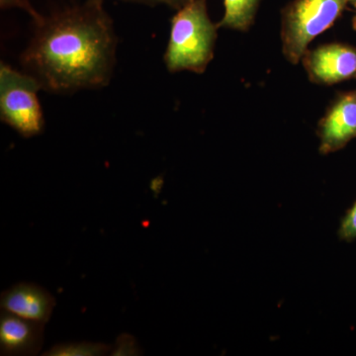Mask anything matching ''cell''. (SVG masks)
I'll return each mask as SVG.
<instances>
[{"instance_id": "1", "label": "cell", "mask_w": 356, "mask_h": 356, "mask_svg": "<svg viewBox=\"0 0 356 356\" xmlns=\"http://www.w3.org/2000/svg\"><path fill=\"white\" fill-rule=\"evenodd\" d=\"M22 62L43 88L54 92L106 86L117 39L103 0H86L43 17Z\"/></svg>"}, {"instance_id": "2", "label": "cell", "mask_w": 356, "mask_h": 356, "mask_svg": "<svg viewBox=\"0 0 356 356\" xmlns=\"http://www.w3.org/2000/svg\"><path fill=\"white\" fill-rule=\"evenodd\" d=\"M217 24L208 15L206 0H191L172 19L170 41L165 54L170 72H205L214 58Z\"/></svg>"}, {"instance_id": "3", "label": "cell", "mask_w": 356, "mask_h": 356, "mask_svg": "<svg viewBox=\"0 0 356 356\" xmlns=\"http://www.w3.org/2000/svg\"><path fill=\"white\" fill-rule=\"evenodd\" d=\"M348 0H293L281 11V46L290 64L298 65L314 39L332 27Z\"/></svg>"}, {"instance_id": "4", "label": "cell", "mask_w": 356, "mask_h": 356, "mask_svg": "<svg viewBox=\"0 0 356 356\" xmlns=\"http://www.w3.org/2000/svg\"><path fill=\"white\" fill-rule=\"evenodd\" d=\"M43 88L37 77L0 65V118L22 137L43 132L44 119L38 99Z\"/></svg>"}, {"instance_id": "5", "label": "cell", "mask_w": 356, "mask_h": 356, "mask_svg": "<svg viewBox=\"0 0 356 356\" xmlns=\"http://www.w3.org/2000/svg\"><path fill=\"white\" fill-rule=\"evenodd\" d=\"M301 62L313 83L334 86L356 79V48L350 44H323L307 51Z\"/></svg>"}, {"instance_id": "6", "label": "cell", "mask_w": 356, "mask_h": 356, "mask_svg": "<svg viewBox=\"0 0 356 356\" xmlns=\"http://www.w3.org/2000/svg\"><path fill=\"white\" fill-rule=\"evenodd\" d=\"M320 153H336L356 138V89L337 96L318 125Z\"/></svg>"}, {"instance_id": "7", "label": "cell", "mask_w": 356, "mask_h": 356, "mask_svg": "<svg viewBox=\"0 0 356 356\" xmlns=\"http://www.w3.org/2000/svg\"><path fill=\"white\" fill-rule=\"evenodd\" d=\"M0 307L2 311L46 325L53 315L56 299L38 284L20 282L1 293Z\"/></svg>"}, {"instance_id": "8", "label": "cell", "mask_w": 356, "mask_h": 356, "mask_svg": "<svg viewBox=\"0 0 356 356\" xmlns=\"http://www.w3.org/2000/svg\"><path fill=\"white\" fill-rule=\"evenodd\" d=\"M44 325L1 310L0 355H37L44 344Z\"/></svg>"}, {"instance_id": "9", "label": "cell", "mask_w": 356, "mask_h": 356, "mask_svg": "<svg viewBox=\"0 0 356 356\" xmlns=\"http://www.w3.org/2000/svg\"><path fill=\"white\" fill-rule=\"evenodd\" d=\"M262 0H224L225 13L218 28L247 32L254 25Z\"/></svg>"}, {"instance_id": "10", "label": "cell", "mask_w": 356, "mask_h": 356, "mask_svg": "<svg viewBox=\"0 0 356 356\" xmlns=\"http://www.w3.org/2000/svg\"><path fill=\"white\" fill-rule=\"evenodd\" d=\"M113 346L102 343L76 341L58 343L44 353L46 356H102L110 355Z\"/></svg>"}, {"instance_id": "11", "label": "cell", "mask_w": 356, "mask_h": 356, "mask_svg": "<svg viewBox=\"0 0 356 356\" xmlns=\"http://www.w3.org/2000/svg\"><path fill=\"white\" fill-rule=\"evenodd\" d=\"M139 344L136 341L135 337L131 334H123L117 339L116 343L110 355H140Z\"/></svg>"}, {"instance_id": "12", "label": "cell", "mask_w": 356, "mask_h": 356, "mask_svg": "<svg viewBox=\"0 0 356 356\" xmlns=\"http://www.w3.org/2000/svg\"><path fill=\"white\" fill-rule=\"evenodd\" d=\"M339 236L341 240L353 242L356 238V201L353 207L346 212V216L341 220L339 229Z\"/></svg>"}, {"instance_id": "13", "label": "cell", "mask_w": 356, "mask_h": 356, "mask_svg": "<svg viewBox=\"0 0 356 356\" xmlns=\"http://www.w3.org/2000/svg\"><path fill=\"white\" fill-rule=\"evenodd\" d=\"M0 6L2 9L8 8H20L26 11L35 21L36 24L41 22L43 20V16L40 15L31 4H30L29 0H0Z\"/></svg>"}, {"instance_id": "14", "label": "cell", "mask_w": 356, "mask_h": 356, "mask_svg": "<svg viewBox=\"0 0 356 356\" xmlns=\"http://www.w3.org/2000/svg\"><path fill=\"white\" fill-rule=\"evenodd\" d=\"M189 1L191 0H159V3L166 4V6L178 10V9L184 7L185 4L188 3Z\"/></svg>"}, {"instance_id": "15", "label": "cell", "mask_w": 356, "mask_h": 356, "mask_svg": "<svg viewBox=\"0 0 356 356\" xmlns=\"http://www.w3.org/2000/svg\"><path fill=\"white\" fill-rule=\"evenodd\" d=\"M126 1L137 2V3L147 4L149 6H154L159 3V0H126Z\"/></svg>"}, {"instance_id": "16", "label": "cell", "mask_w": 356, "mask_h": 356, "mask_svg": "<svg viewBox=\"0 0 356 356\" xmlns=\"http://www.w3.org/2000/svg\"><path fill=\"white\" fill-rule=\"evenodd\" d=\"M355 8H356V6H355ZM353 28L356 31V11H355V16H353Z\"/></svg>"}, {"instance_id": "17", "label": "cell", "mask_w": 356, "mask_h": 356, "mask_svg": "<svg viewBox=\"0 0 356 356\" xmlns=\"http://www.w3.org/2000/svg\"><path fill=\"white\" fill-rule=\"evenodd\" d=\"M348 2H351V3H353L355 6H356V0H348Z\"/></svg>"}]
</instances>
